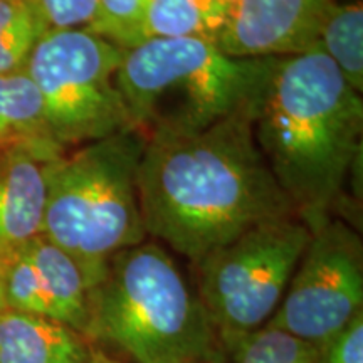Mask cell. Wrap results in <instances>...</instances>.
Here are the masks:
<instances>
[{"label":"cell","mask_w":363,"mask_h":363,"mask_svg":"<svg viewBox=\"0 0 363 363\" xmlns=\"http://www.w3.org/2000/svg\"><path fill=\"white\" fill-rule=\"evenodd\" d=\"M256 110L145 143L138 172L145 230L190 264L261 222L298 216L256 143Z\"/></svg>","instance_id":"cell-1"},{"label":"cell","mask_w":363,"mask_h":363,"mask_svg":"<svg viewBox=\"0 0 363 363\" xmlns=\"http://www.w3.org/2000/svg\"><path fill=\"white\" fill-rule=\"evenodd\" d=\"M363 101L315 44L276 57L254 136L271 174L308 225L331 217L362 157Z\"/></svg>","instance_id":"cell-2"},{"label":"cell","mask_w":363,"mask_h":363,"mask_svg":"<svg viewBox=\"0 0 363 363\" xmlns=\"http://www.w3.org/2000/svg\"><path fill=\"white\" fill-rule=\"evenodd\" d=\"M276 57H233L206 39H148L123 52L116 84L145 140L187 135L259 103Z\"/></svg>","instance_id":"cell-3"},{"label":"cell","mask_w":363,"mask_h":363,"mask_svg":"<svg viewBox=\"0 0 363 363\" xmlns=\"http://www.w3.org/2000/svg\"><path fill=\"white\" fill-rule=\"evenodd\" d=\"M84 337L133 363H222L195 288L158 242L116 252L89 289Z\"/></svg>","instance_id":"cell-4"},{"label":"cell","mask_w":363,"mask_h":363,"mask_svg":"<svg viewBox=\"0 0 363 363\" xmlns=\"http://www.w3.org/2000/svg\"><path fill=\"white\" fill-rule=\"evenodd\" d=\"M145 143L136 130L120 131L65 150L49 169L43 235L76 262L89 289L116 252L148 238L138 194Z\"/></svg>","instance_id":"cell-5"},{"label":"cell","mask_w":363,"mask_h":363,"mask_svg":"<svg viewBox=\"0 0 363 363\" xmlns=\"http://www.w3.org/2000/svg\"><path fill=\"white\" fill-rule=\"evenodd\" d=\"M311 227L288 216L251 227L195 262L201 299L220 360L269 323L288 289Z\"/></svg>","instance_id":"cell-6"},{"label":"cell","mask_w":363,"mask_h":363,"mask_svg":"<svg viewBox=\"0 0 363 363\" xmlns=\"http://www.w3.org/2000/svg\"><path fill=\"white\" fill-rule=\"evenodd\" d=\"M123 49L86 29L45 30L27 59L54 142L61 148L133 130L116 84Z\"/></svg>","instance_id":"cell-7"},{"label":"cell","mask_w":363,"mask_h":363,"mask_svg":"<svg viewBox=\"0 0 363 363\" xmlns=\"http://www.w3.org/2000/svg\"><path fill=\"white\" fill-rule=\"evenodd\" d=\"M362 313V238L347 222L326 217L311 225L310 242L266 326L321 345Z\"/></svg>","instance_id":"cell-8"},{"label":"cell","mask_w":363,"mask_h":363,"mask_svg":"<svg viewBox=\"0 0 363 363\" xmlns=\"http://www.w3.org/2000/svg\"><path fill=\"white\" fill-rule=\"evenodd\" d=\"M331 0H235L217 48L233 57H283L316 44Z\"/></svg>","instance_id":"cell-9"},{"label":"cell","mask_w":363,"mask_h":363,"mask_svg":"<svg viewBox=\"0 0 363 363\" xmlns=\"http://www.w3.org/2000/svg\"><path fill=\"white\" fill-rule=\"evenodd\" d=\"M62 152L56 143L0 150V264L43 235L49 169Z\"/></svg>","instance_id":"cell-10"},{"label":"cell","mask_w":363,"mask_h":363,"mask_svg":"<svg viewBox=\"0 0 363 363\" xmlns=\"http://www.w3.org/2000/svg\"><path fill=\"white\" fill-rule=\"evenodd\" d=\"M91 348L83 333L52 318L0 315V363H89Z\"/></svg>","instance_id":"cell-11"},{"label":"cell","mask_w":363,"mask_h":363,"mask_svg":"<svg viewBox=\"0 0 363 363\" xmlns=\"http://www.w3.org/2000/svg\"><path fill=\"white\" fill-rule=\"evenodd\" d=\"M24 251L33 262L52 320L84 335L89 318V288L76 262L44 235L30 240Z\"/></svg>","instance_id":"cell-12"},{"label":"cell","mask_w":363,"mask_h":363,"mask_svg":"<svg viewBox=\"0 0 363 363\" xmlns=\"http://www.w3.org/2000/svg\"><path fill=\"white\" fill-rule=\"evenodd\" d=\"M235 0H150L145 40L206 39L217 43L230 21Z\"/></svg>","instance_id":"cell-13"},{"label":"cell","mask_w":363,"mask_h":363,"mask_svg":"<svg viewBox=\"0 0 363 363\" xmlns=\"http://www.w3.org/2000/svg\"><path fill=\"white\" fill-rule=\"evenodd\" d=\"M29 143H56L39 91L26 69L0 74V150Z\"/></svg>","instance_id":"cell-14"},{"label":"cell","mask_w":363,"mask_h":363,"mask_svg":"<svg viewBox=\"0 0 363 363\" xmlns=\"http://www.w3.org/2000/svg\"><path fill=\"white\" fill-rule=\"evenodd\" d=\"M316 44L328 56L343 79L357 93L363 91V7L362 2L331 0L321 19Z\"/></svg>","instance_id":"cell-15"},{"label":"cell","mask_w":363,"mask_h":363,"mask_svg":"<svg viewBox=\"0 0 363 363\" xmlns=\"http://www.w3.org/2000/svg\"><path fill=\"white\" fill-rule=\"evenodd\" d=\"M45 33L30 0H0V74L26 69L38 39Z\"/></svg>","instance_id":"cell-16"},{"label":"cell","mask_w":363,"mask_h":363,"mask_svg":"<svg viewBox=\"0 0 363 363\" xmlns=\"http://www.w3.org/2000/svg\"><path fill=\"white\" fill-rule=\"evenodd\" d=\"M148 4L150 0H98L96 16L86 30L128 51L145 40Z\"/></svg>","instance_id":"cell-17"},{"label":"cell","mask_w":363,"mask_h":363,"mask_svg":"<svg viewBox=\"0 0 363 363\" xmlns=\"http://www.w3.org/2000/svg\"><path fill=\"white\" fill-rule=\"evenodd\" d=\"M318 345L264 326L230 357L233 363H316Z\"/></svg>","instance_id":"cell-18"},{"label":"cell","mask_w":363,"mask_h":363,"mask_svg":"<svg viewBox=\"0 0 363 363\" xmlns=\"http://www.w3.org/2000/svg\"><path fill=\"white\" fill-rule=\"evenodd\" d=\"M45 30L86 29L96 16L98 0H30Z\"/></svg>","instance_id":"cell-19"},{"label":"cell","mask_w":363,"mask_h":363,"mask_svg":"<svg viewBox=\"0 0 363 363\" xmlns=\"http://www.w3.org/2000/svg\"><path fill=\"white\" fill-rule=\"evenodd\" d=\"M316 363H363V313L328 342L318 345Z\"/></svg>","instance_id":"cell-20"},{"label":"cell","mask_w":363,"mask_h":363,"mask_svg":"<svg viewBox=\"0 0 363 363\" xmlns=\"http://www.w3.org/2000/svg\"><path fill=\"white\" fill-rule=\"evenodd\" d=\"M89 363H125L121 360H116L110 353L104 352L103 348H91V360Z\"/></svg>","instance_id":"cell-21"},{"label":"cell","mask_w":363,"mask_h":363,"mask_svg":"<svg viewBox=\"0 0 363 363\" xmlns=\"http://www.w3.org/2000/svg\"><path fill=\"white\" fill-rule=\"evenodd\" d=\"M7 310L6 299H4V289H2V279H0V315Z\"/></svg>","instance_id":"cell-22"},{"label":"cell","mask_w":363,"mask_h":363,"mask_svg":"<svg viewBox=\"0 0 363 363\" xmlns=\"http://www.w3.org/2000/svg\"><path fill=\"white\" fill-rule=\"evenodd\" d=\"M194 363H206V362H194Z\"/></svg>","instance_id":"cell-23"},{"label":"cell","mask_w":363,"mask_h":363,"mask_svg":"<svg viewBox=\"0 0 363 363\" xmlns=\"http://www.w3.org/2000/svg\"><path fill=\"white\" fill-rule=\"evenodd\" d=\"M335 2H338V0H335Z\"/></svg>","instance_id":"cell-24"}]
</instances>
